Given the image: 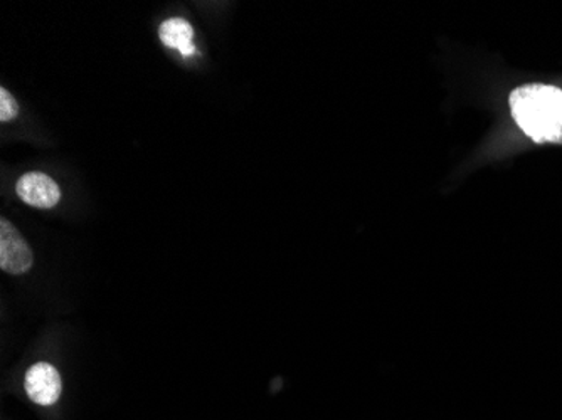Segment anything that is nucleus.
<instances>
[{"label":"nucleus","mask_w":562,"mask_h":420,"mask_svg":"<svg viewBox=\"0 0 562 420\" xmlns=\"http://www.w3.org/2000/svg\"><path fill=\"white\" fill-rule=\"evenodd\" d=\"M159 36L167 48L179 49L185 58L196 54V46L193 42L194 29L185 18H169L160 26Z\"/></svg>","instance_id":"obj_5"},{"label":"nucleus","mask_w":562,"mask_h":420,"mask_svg":"<svg viewBox=\"0 0 562 420\" xmlns=\"http://www.w3.org/2000/svg\"><path fill=\"white\" fill-rule=\"evenodd\" d=\"M24 387L30 400L37 406H52L60 398L63 384L54 367L49 363H36L26 373Z\"/></svg>","instance_id":"obj_4"},{"label":"nucleus","mask_w":562,"mask_h":420,"mask_svg":"<svg viewBox=\"0 0 562 420\" xmlns=\"http://www.w3.org/2000/svg\"><path fill=\"white\" fill-rule=\"evenodd\" d=\"M512 119L536 144L562 145V89L552 85H524L509 97Z\"/></svg>","instance_id":"obj_1"},{"label":"nucleus","mask_w":562,"mask_h":420,"mask_svg":"<svg viewBox=\"0 0 562 420\" xmlns=\"http://www.w3.org/2000/svg\"><path fill=\"white\" fill-rule=\"evenodd\" d=\"M15 190L23 202L36 209H52L61 200L60 185L41 172L23 175L19 178Z\"/></svg>","instance_id":"obj_3"},{"label":"nucleus","mask_w":562,"mask_h":420,"mask_svg":"<svg viewBox=\"0 0 562 420\" xmlns=\"http://www.w3.org/2000/svg\"><path fill=\"white\" fill-rule=\"evenodd\" d=\"M33 261L29 244L8 219H0V268L19 276L30 270Z\"/></svg>","instance_id":"obj_2"},{"label":"nucleus","mask_w":562,"mask_h":420,"mask_svg":"<svg viewBox=\"0 0 562 420\" xmlns=\"http://www.w3.org/2000/svg\"><path fill=\"white\" fill-rule=\"evenodd\" d=\"M19 104L11 92L5 88H0V122H11L17 116Z\"/></svg>","instance_id":"obj_6"}]
</instances>
